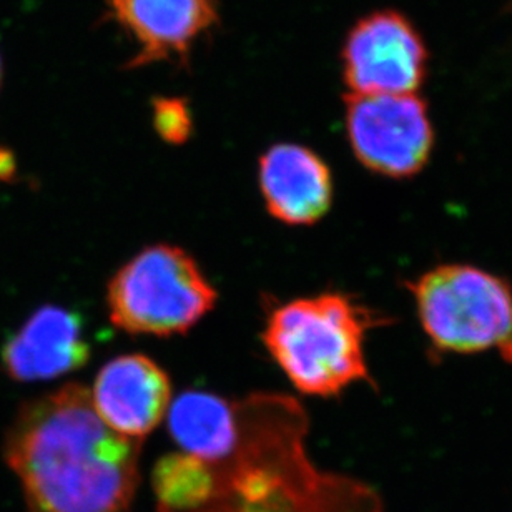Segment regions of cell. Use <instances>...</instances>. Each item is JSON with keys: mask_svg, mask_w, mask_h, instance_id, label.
<instances>
[{"mask_svg": "<svg viewBox=\"0 0 512 512\" xmlns=\"http://www.w3.org/2000/svg\"><path fill=\"white\" fill-rule=\"evenodd\" d=\"M168 433L183 453L203 461L222 458L237 436L235 403L207 391H185L167 411Z\"/></svg>", "mask_w": 512, "mask_h": 512, "instance_id": "cell-12", "label": "cell"}, {"mask_svg": "<svg viewBox=\"0 0 512 512\" xmlns=\"http://www.w3.org/2000/svg\"><path fill=\"white\" fill-rule=\"evenodd\" d=\"M217 301L192 256L172 245L145 248L110 280V320L128 335L187 333Z\"/></svg>", "mask_w": 512, "mask_h": 512, "instance_id": "cell-4", "label": "cell"}, {"mask_svg": "<svg viewBox=\"0 0 512 512\" xmlns=\"http://www.w3.org/2000/svg\"><path fill=\"white\" fill-rule=\"evenodd\" d=\"M90 346L74 311L44 306L2 348V365L15 381L34 383L69 375L87 365Z\"/></svg>", "mask_w": 512, "mask_h": 512, "instance_id": "cell-9", "label": "cell"}, {"mask_svg": "<svg viewBox=\"0 0 512 512\" xmlns=\"http://www.w3.org/2000/svg\"><path fill=\"white\" fill-rule=\"evenodd\" d=\"M90 396L95 411L115 433L143 439L167 416L172 386L155 361L124 355L100 370Z\"/></svg>", "mask_w": 512, "mask_h": 512, "instance_id": "cell-8", "label": "cell"}, {"mask_svg": "<svg viewBox=\"0 0 512 512\" xmlns=\"http://www.w3.org/2000/svg\"><path fill=\"white\" fill-rule=\"evenodd\" d=\"M428 52L404 15L381 10L351 29L345 50L351 94H414L423 84Z\"/></svg>", "mask_w": 512, "mask_h": 512, "instance_id": "cell-7", "label": "cell"}, {"mask_svg": "<svg viewBox=\"0 0 512 512\" xmlns=\"http://www.w3.org/2000/svg\"><path fill=\"white\" fill-rule=\"evenodd\" d=\"M153 122H155L160 137L170 143L185 142L188 135H190V130H192L190 114H188L185 104L180 100H157Z\"/></svg>", "mask_w": 512, "mask_h": 512, "instance_id": "cell-13", "label": "cell"}, {"mask_svg": "<svg viewBox=\"0 0 512 512\" xmlns=\"http://www.w3.org/2000/svg\"><path fill=\"white\" fill-rule=\"evenodd\" d=\"M419 320L434 345L454 353L498 348L512 361V290L469 265H443L413 286Z\"/></svg>", "mask_w": 512, "mask_h": 512, "instance_id": "cell-5", "label": "cell"}, {"mask_svg": "<svg viewBox=\"0 0 512 512\" xmlns=\"http://www.w3.org/2000/svg\"><path fill=\"white\" fill-rule=\"evenodd\" d=\"M346 128L358 160L386 177L419 172L433 148L426 105L414 94H350Z\"/></svg>", "mask_w": 512, "mask_h": 512, "instance_id": "cell-6", "label": "cell"}, {"mask_svg": "<svg viewBox=\"0 0 512 512\" xmlns=\"http://www.w3.org/2000/svg\"><path fill=\"white\" fill-rule=\"evenodd\" d=\"M5 155L7 153L0 152V177H7L14 170V163L10 162V160H5Z\"/></svg>", "mask_w": 512, "mask_h": 512, "instance_id": "cell-14", "label": "cell"}, {"mask_svg": "<svg viewBox=\"0 0 512 512\" xmlns=\"http://www.w3.org/2000/svg\"><path fill=\"white\" fill-rule=\"evenodd\" d=\"M237 436L222 458L163 456L152 474L157 512H383L375 489L316 468L308 416L285 394L235 403Z\"/></svg>", "mask_w": 512, "mask_h": 512, "instance_id": "cell-1", "label": "cell"}, {"mask_svg": "<svg viewBox=\"0 0 512 512\" xmlns=\"http://www.w3.org/2000/svg\"><path fill=\"white\" fill-rule=\"evenodd\" d=\"M115 17L140 44L130 67L185 59L193 40L217 20V0H110Z\"/></svg>", "mask_w": 512, "mask_h": 512, "instance_id": "cell-11", "label": "cell"}, {"mask_svg": "<svg viewBox=\"0 0 512 512\" xmlns=\"http://www.w3.org/2000/svg\"><path fill=\"white\" fill-rule=\"evenodd\" d=\"M140 451L142 439L109 428L77 383L22 404L4 441L25 512L125 511L140 483Z\"/></svg>", "mask_w": 512, "mask_h": 512, "instance_id": "cell-2", "label": "cell"}, {"mask_svg": "<svg viewBox=\"0 0 512 512\" xmlns=\"http://www.w3.org/2000/svg\"><path fill=\"white\" fill-rule=\"evenodd\" d=\"M260 188L271 217L286 225H311L331 207L330 168L296 143L271 147L260 160Z\"/></svg>", "mask_w": 512, "mask_h": 512, "instance_id": "cell-10", "label": "cell"}, {"mask_svg": "<svg viewBox=\"0 0 512 512\" xmlns=\"http://www.w3.org/2000/svg\"><path fill=\"white\" fill-rule=\"evenodd\" d=\"M375 325L348 296L325 293L276 308L263 341L298 391L326 398L368 380L365 336Z\"/></svg>", "mask_w": 512, "mask_h": 512, "instance_id": "cell-3", "label": "cell"}, {"mask_svg": "<svg viewBox=\"0 0 512 512\" xmlns=\"http://www.w3.org/2000/svg\"><path fill=\"white\" fill-rule=\"evenodd\" d=\"M0 80H2V65H0Z\"/></svg>", "mask_w": 512, "mask_h": 512, "instance_id": "cell-15", "label": "cell"}]
</instances>
